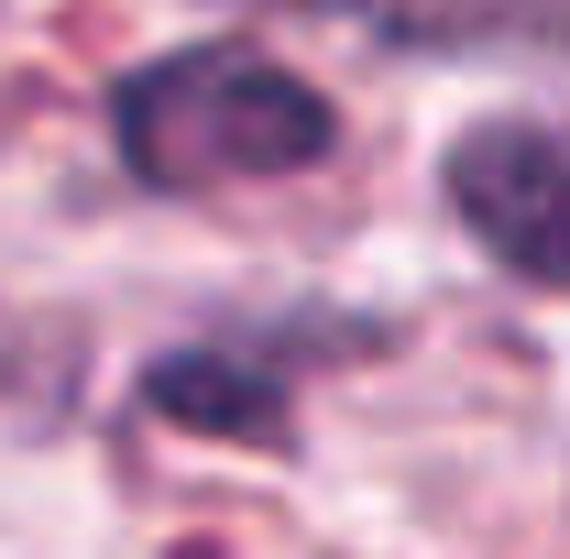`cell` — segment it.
Here are the masks:
<instances>
[{
  "label": "cell",
  "instance_id": "6da1fadb",
  "mask_svg": "<svg viewBox=\"0 0 570 559\" xmlns=\"http://www.w3.org/2000/svg\"><path fill=\"white\" fill-rule=\"evenodd\" d=\"M110 133L142 187H242L318 165L341 121L307 77H285L253 45H176L110 88Z\"/></svg>",
  "mask_w": 570,
  "mask_h": 559
},
{
  "label": "cell",
  "instance_id": "7a4b0ae2",
  "mask_svg": "<svg viewBox=\"0 0 570 559\" xmlns=\"http://www.w3.org/2000/svg\"><path fill=\"white\" fill-rule=\"evenodd\" d=\"M450 209L504 275L570 296V121H483L450 143Z\"/></svg>",
  "mask_w": 570,
  "mask_h": 559
},
{
  "label": "cell",
  "instance_id": "3957f363",
  "mask_svg": "<svg viewBox=\"0 0 570 559\" xmlns=\"http://www.w3.org/2000/svg\"><path fill=\"white\" fill-rule=\"evenodd\" d=\"M154 406H176L187 428H275L285 362L275 351H187L154 373Z\"/></svg>",
  "mask_w": 570,
  "mask_h": 559
},
{
  "label": "cell",
  "instance_id": "277c9868",
  "mask_svg": "<svg viewBox=\"0 0 570 559\" xmlns=\"http://www.w3.org/2000/svg\"><path fill=\"white\" fill-rule=\"evenodd\" d=\"M307 11H352V22L417 33V45H461V33H560V11H538V0H307Z\"/></svg>",
  "mask_w": 570,
  "mask_h": 559
}]
</instances>
